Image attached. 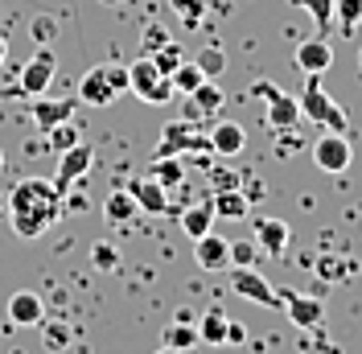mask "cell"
I'll return each instance as SVG.
<instances>
[{"mask_svg": "<svg viewBox=\"0 0 362 354\" xmlns=\"http://www.w3.org/2000/svg\"><path fill=\"white\" fill-rule=\"evenodd\" d=\"M29 33H33L37 45H49L58 38V21H54V17H33V21H29Z\"/></svg>", "mask_w": 362, "mask_h": 354, "instance_id": "d590c367", "label": "cell"}, {"mask_svg": "<svg viewBox=\"0 0 362 354\" xmlns=\"http://www.w3.org/2000/svg\"><path fill=\"white\" fill-rule=\"evenodd\" d=\"M194 260H198V268H206V272H223V268H230V239L214 235V231L198 235V239H194Z\"/></svg>", "mask_w": 362, "mask_h": 354, "instance_id": "5bb4252c", "label": "cell"}, {"mask_svg": "<svg viewBox=\"0 0 362 354\" xmlns=\"http://www.w3.org/2000/svg\"><path fill=\"white\" fill-rule=\"evenodd\" d=\"M128 91H132L136 99H144V103H153V108H165L177 91H173V79L169 74H160L157 62L148 58V54H140L132 67H128Z\"/></svg>", "mask_w": 362, "mask_h": 354, "instance_id": "3957f363", "label": "cell"}, {"mask_svg": "<svg viewBox=\"0 0 362 354\" xmlns=\"http://www.w3.org/2000/svg\"><path fill=\"white\" fill-rule=\"evenodd\" d=\"M251 235H255V244H259L264 256H284L288 244H293V231H288L284 219H255Z\"/></svg>", "mask_w": 362, "mask_h": 354, "instance_id": "2e32d148", "label": "cell"}, {"mask_svg": "<svg viewBox=\"0 0 362 354\" xmlns=\"http://www.w3.org/2000/svg\"><path fill=\"white\" fill-rule=\"evenodd\" d=\"M239 185V177L226 173V169H214V190H235Z\"/></svg>", "mask_w": 362, "mask_h": 354, "instance_id": "ab89813d", "label": "cell"}, {"mask_svg": "<svg viewBox=\"0 0 362 354\" xmlns=\"http://www.w3.org/2000/svg\"><path fill=\"white\" fill-rule=\"evenodd\" d=\"M259 256L255 239H230V268H259Z\"/></svg>", "mask_w": 362, "mask_h": 354, "instance_id": "4dcf8cb0", "label": "cell"}, {"mask_svg": "<svg viewBox=\"0 0 362 354\" xmlns=\"http://www.w3.org/2000/svg\"><path fill=\"white\" fill-rule=\"evenodd\" d=\"M358 70H362V50H358Z\"/></svg>", "mask_w": 362, "mask_h": 354, "instance_id": "f6af8a7d", "label": "cell"}, {"mask_svg": "<svg viewBox=\"0 0 362 354\" xmlns=\"http://www.w3.org/2000/svg\"><path fill=\"white\" fill-rule=\"evenodd\" d=\"M251 95H259L264 103H268V128L272 132H284V128H296L300 124V103H296L293 95H284V87H276L272 79H259Z\"/></svg>", "mask_w": 362, "mask_h": 354, "instance_id": "277c9868", "label": "cell"}, {"mask_svg": "<svg viewBox=\"0 0 362 354\" xmlns=\"http://www.w3.org/2000/svg\"><path fill=\"white\" fill-rule=\"evenodd\" d=\"M226 342H230V346H239V342H247V330H243L239 321H226Z\"/></svg>", "mask_w": 362, "mask_h": 354, "instance_id": "60d3db41", "label": "cell"}, {"mask_svg": "<svg viewBox=\"0 0 362 354\" xmlns=\"http://www.w3.org/2000/svg\"><path fill=\"white\" fill-rule=\"evenodd\" d=\"M218 0H169V8L177 13V21L185 25V29H198L202 25V17L214 8Z\"/></svg>", "mask_w": 362, "mask_h": 354, "instance_id": "484cf974", "label": "cell"}, {"mask_svg": "<svg viewBox=\"0 0 362 354\" xmlns=\"http://www.w3.org/2000/svg\"><path fill=\"white\" fill-rule=\"evenodd\" d=\"M90 260H95L99 272H115V268H119V251H115L112 244H95L90 247Z\"/></svg>", "mask_w": 362, "mask_h": 354, "instance_id": "e575fe53", "label": "cell"}, {"mask_svg": "<svg viewBox=\"0 0 362 354\" xmlns=\"http://www.w3.org/2000/svg\"><path fill=\"white\" fill-rule=\"evenodd\" d=\"M42 326H45V321H42ZM66 342H70V330L62 326V321H54V326H45V346H49V350H62Z\"/></svg>", "mask_w": 362, "mask_h": 354, "instance_id": "8d00e7d4", "label": "cell"}, {"mask_svg": "<svg viewBox=\"0 0 362 354\" xmlns=\"http://www.w3.org/2000/svg\"><path fill=\"white\" fill-rule=\"evenodd\" d=\"M124 190L136 198V206H140L144 215H165V210H169V194H165V185H160L157 177H136Z\"/></svg>", "mask_w": 362, "mask_h": 354, "instance_id": "e0dca14e", "label": "cell"}, {"mask_svg": "<svg viewBox=\"0 0 362 354\" xmlns=\"http://www.w3.org/2000/svg\"><path fill=\"white\" fill-rule=\"evenodd\" d=\"M226 321H230V317H226L223 309H206L202 317H198V342H202V346H223Z\"/></svg>", "mask_w": 362, "mask_h": 354, "instance_id": "603a6c76", "label": "cell"}, {"mask_svg": "<svg viewBox=\"0 0 362 354\" xmlns=\"http://www.w3.org/2000/svg\"><path fill=\"white\" fill-rule=\"evenodd\" d=\"M78 140H83V132H78L74 120H62V124H54V128L45 132V144H49L54 153H66V149H74Z\"/></svg>", "mask_w": 362, "mask_h": 354, "instance_id": "83f0119b", "label": "cell"}, {"mask_svg": "<svg viewBox=\"0 0 362 354\" xmlns=\"http://www.w3.org/2000/svg\"><path fill=\"white\" fill-rule=\"evenodd\" d=\"M148 177H157L160 185L169 190V185H181V181H185V165H181V156H157L153 169H148Z\"/></svg>", "mask_w": 362, "mask_h": 354, "instance_id": "4316f807", "label": "cell"}, {"mask_svg": "<svg viewBox=\"0 0 362 354\" xmlns=\"http://www.w3.org/2000/svg\"><path fill=\"white\" fill-rule=\"evenodd\" d=\"M4 210H8V227L21 239H37L62 219V190L45 177H25V181L13 185Z\"/></svg>", "mask_w": 362, "mask_h": 354, "instance_id": "6da1fadb", "label": "cell"}, {"mask_svg": "<svg viewBox=\"0 0 362 354\" xmlns=\"http://www.w3.org/2000/svg\"><path fill=\"white\" fill-rule=\"evenodd\" d=\"M54 74H58V54H54V45H37V54H29V62L21 67L17 74V95H45L49 83H54Z\"/></svg>", "mask_w": 362, "mask_h": 354, "instance_id": "5b68a950", "label": "cell"}, {"mask_svg": "<svg viewBox=\"0 0 362 354\" xmlns=\"http://www.w3.org/2000/svg\"><path fill=\"white\" fill-rule=\"evenodd\" d=\"M160 346L194 350V346H198V321H181V317H173V326H165V333H160Z\"/></svg>", "mask_w": 362, "mask_h": 354, "instance_id": "cb8c5ba5", "label": "cell"}, {"mask_svg": "<svg viewBox=\"0 0 362 354\" xmlns=\"http://www.w3.org/2000/svg\"><path fill=\"white\" fill-rule=\"evenodd\" d=\"M0 173H4V153H0Z\"/></svg>", "mask_w": 362, "mask_h": 354, "instance_id": "ee69618b", "label": "cell"}, {"mask_svg": "<svg viewBox=\"0 0 362 354\" xmlns=\"http://www.w3.org/2000/svg\"><path fill=\"white\" fill-rule=\"evenodd\" d=\"M90 165H95V149L83 144V140H78L74 149H66V153H58V173H54V185L62 190V198H66L70 190L90 173Z\"/></svg>", "mask_w": 362, "mask_h": 354, "instance_id": "9c48e42d", "label": "cell"}, {"mask_svg": "<svg viewBox=\"0 0 362 354\" xmlns=\"http://www.w3.org/2000/svg\"><path fill=\"white\" fill-rule=\"evenodd\" d=\"M107 83H112V91L115 95H124V91H128V67H119V62H107Z\"/></svg>", "mask_w": 362, "mask_h": 354, "instance_id": "74e56055", "label": "cell"}, {"mask_svg": "<svg viewBox=\"0 0 362 354\" xmlns=\"http://www.w3.org/2000/svg\"><path fill=\"white\" fill-rule=\"evenodd\" d=\"M230 288H235V297H243L251 305L280 309V288L272 285L259 268H235V272H230Z\"/></svg>", "mask_w": 362, "mask_h": 354, "instance_id": "52a82bcc", "label": "cell"}, {"mask_svg": "<svg viewBox=\"0 0 362 354\" xmlns=\"http://www.w3.org/2000/svg\"><path fill=\"white\" fill-rule=\"evenodd\" d=\"M350 161H354V149H350L346 132H325V136H317V144H313V165L321 169V173H346V169H350Z\"/></svg>", "mask_w": 362, "mask_h": 354, "instance_id": "30bf717a", "label": "cell"}, {"mask_svg": "<svg viewBox=\"0 0 362 354\" xmlns=\"http://www.w3.org/2000/svg\"><path fill=\"white\" fill-rule=\"evenodd\" d=\"M350 272H354V264L338 251L317 256V285H341V280H350Z\"/></svg>", "mask_w": 362, "mask_h": 354, "instance_id": "7402d4cb", "label": "cell"}, {"mask_svg": "<svg viewBox=\"0 0 362 354\" xmlns=\"http://www.w3.org/2000/svg\"><path fill=\"white\" fill-rule=\"evenodd\" d=\"M165 42H169V33H165L160 25H148V29H144V50H140V54H153V50L165 45Z\"/></svg>", "mask_w": 362, "mask_h": 354, "instance_id": "f35d334b", "label": "cell"}, {"mask_svg": "<svg viewBox=\"0 0 362 354\" xmlns=\"http://www.w3.org/2000/svg\"><path fill=\"white\" fill-rule=\"evenodd\" d=\"M103 4H115V0H103Z\"/></svg>", "mask_w": 362, "mask_h": 354, "instance_id": "bcb514c9", "label": "cell"}, {"mask_svg": "<svg viewBox=\"0 0 362 354\" xmlns=\"http://www.w3.org/2000/svg\"><path fill=\"white\" fill-rule=\"evenodd\" d=\"M8 321H13V326H42L45 301L37 292H13V297H8Z\"/></svg>", "mask_w": 362, "mask_h": 354, "instance_id": "ffe728a7", "label": "cell"}, {"mask_svg": "<svg viewBox=\"0 0 362 354\" xmlns=\"http://www.w3.org/2000/svg\"><path fill=\"white\" fill-rule=\"evenodd\" d=\"M119 95L112 91V83H107V70L95 67L87 70L83 79H78V103H87V108H107V103H115Z\"/></svg>", "mask_w": 362, "mask_h": 354, "instance_id": "ac0fdd59", "label": "cell"}, {"mask_svg": "<svg viewBox=\"0 0 362 354\" xmlns=\"http://www.w3.org/2000/svg\"><path fill=\"white\" fill-rule=\"evenodd\" d=\"M223 103H226L223 87H218L214 79H206V83H198V87L185 95V115H181V120H189V124H210V120H218Z\"/></svg>", "mask_w": 362, "mask_h": 354, "instance_id": "ba28073f", "label": "cell"}, {"mask_svg": "<svg viewBox=\"0 0 362 354\" xmlns=\"http://www.w3.org/2000/svg\"><path fill=\"white\" fill-rule=\"evenodd\" d=\"M280 309L288 313V321L300 330H317L325 321V301L321 297H305V292H280Z\"/></svg>", "mask_w": 362, "mask_h": 354, "instance_id": "8fae6325", "label": "cell"}, {"mask_svg": "<svg viewBox=\"0 0 362 354\" xmlns=\"http://www.w3.org/2000/svg\"><path fill=\"white\" fill-rule=\"evenodd\" d=\"M300 120H317L325 132H346V111L325 95L321 87V74H305V87H300Z\"/></svg>", "mask_w": 362, "mask_h": 354, "instance_id": "7a4b0ae2", "label": "cell"}, {"mask_svg": "<svg viewBox=\"0 0 362 354\" xmlns=\"http://www.w3.org/2000/svg\"><path fill=\"white\" fill-rule=\"evenodd\" d=\"M148 58L157 62V70H160V74H173V70H177L181 62H185V50H181L177 42H165V45H157V50H153Z\"/></svg>", "mask_w": 362, "mask_h": 354, "instance_id": "d6a6232c", "label": "cell"}, {"mask_svg": "<svg viewBox=\"0 0 362 354\" xmlns=\"http://www.w3.org/2000/svg\"><path fill=\"white\" fill-rule=\"evenodd\" d=\"M4 58H8V42L0 38V67H4Z\"/></svg>", "mask_w": 362, "mask_h": 354, "instance_id": "b9f144b4", "label": "cell"}, {"mask_svg": "<svg viewBox=\"0 0 362 354\" xmlns=\"http://www.w3.org/2000/svg\"><path fill=\"white\" fill-rule=\"evenodd\" d=\"M334 25L350 38L362 25V0H334Z\"/></svg>", "mask_w": 362, "mask_h": 354, "instance_id": "f1b7e54d", "label": "cell"}, {"mask_svg": "<svg viewBox=\"0 0 362 354\" xmlns=\"http://www.w3.org/2000/svg\"><path fill=\"white\" fill-rule=\"evenodd\" d=\"M293 62H296V70H300V74H325V70L334 67V50H329V42L317 33V38H309V42L296 45Z\"/></svg>", "mask_w": 362, "mask_h": 354, "instance_id": "9a60e30c", "label": "cell"}, {"mask_svg": "<svg viewBox=\"0 0 362 354\" xmlns=\"http://www.w3.org/2000/svg\"><path fill=\"white\" fill-rule=\"evenodd\" d=\"M169 79H173V91H177V95H189L198 83H206V74L198 70V62H194V58H185V62H181Z\"/></svg>", "mask_w": 362, "mask_h": 354, "instance_id": "f546056e", "label": "cell"}, {"mask_svg": "<svg viewBox=\"0 0 362 354\" xmlns=\"http://www.w3.org/2000/svg\"><path fill=\"white\" fill-rule=\"evenodd\" d=\"M181 153H210V136L202 132V124H189V120L165 124L157 156H181Z\"/></svg>", "mask_w": 362, "mask_h": 354, "instance_id": "8992f818", "label": "cell"}, {"mask_svg": "<svg viewBox=\"0 0 362 354\" xmlns=\"http://www.w3.org/2000/svg\"><path fill=\"white\" fill-rule=\"evenodd\" d=\"M210 153H218L223 161L230 156H239L247 149V132H243V124H235V120H210Z\"/></svg>", "mask_w": 362, "mask_h": 354, "instance_id": "4fadbf2b", "label": "cell"}, {"mask_svg": "<svg viewBox=\"0 0 362 354\" xmlns=\"http://www.w3.org/2000/svg\"><path fill=\"white\" fill-rule=\"evenodd\" d=\"M181 231L189 235V239H198L206 231H214V202H194L189 210H181Z\"/></svg>", "mask_w": 362, "mask_h": 354, "instance_id": "44dd1931", "label": "cell"}, {"mask_svg": "<svg viewBox=\"0 0 362 354\" xmlns=\"http://www.w3.org/2000/svg\"><path fill=\"white\" fill-rule=\"evenodd\" d=\"M194 62H198V70H202L206 79H218L226 70V54H223V45H206V50L194 54Z\"/></svg>", "mask_w": 362, "mask_h": 354, "instance_id": "1f68e13d", "label": "cell"}, {"mask_svg": "<svg viewBox=\"0 0 362 354\" xmlns=\"http://www.w3.org/2000/svg\"><path fill=\"white\" fill-rule=\"evenodd\" d=\"M293 4L296 8H305V13L317 21V33L334 25V0H293Z\"/></svg>", "mask_w": 362, "mask_h": 354, "instance_id": "836d02e7", "label": "cell"}, {"mask_svg": "<svg viewBox=\"0 0 362 354\" xmlns=\"http://www.w3.org/2000/svg\"><path fill=\"white\" fill-rule=\"evenodd\" d=\"M153 354H185V350H173V346H160V350H153Z\"/></svg>", "mask_w": 362, "mask_h": 354, "instance_id": "7bdbcfd3", "label": "cell"}, {"mask_svg": "<svg viewBox=\"0 0 362 354\" xmlns=\"http://www.w3.org/2000/svg\"><path fill=\"white\" fill-rule=\"evenodd\" d=\"M136 215H140V206H136V198L128 194V190H112V194H107V202H103V219L107 222L119 227V222L136 219Z\"/></svg>", "mask_w": 362, "mask_h": 354, "instance_id": "d4e9b609", "label": "cell"}, {"mask_svg": "<svg viewBox=\"0 0 362 354\" xmlns=\"http://www.w3.org/2000/svg\"><path fill=\"white\" fill-rule=\"evenodd\" d=\"M74 108H78V95H66V99H49V95H33V111H29V120L49 132L54 124H62V120H74Z\"/></svg>", "mask_w": 362, "mask_h": 354, "instance_id": "7c38bea8", "label": "cell"}, {"mask_svg": "<svg viewBox=\"0 0 362 354\" xmlns=\"http://www.w3.org/2000/svg\"><path fill=\"white\" fill-rule=\"evenodd\" d=\"M214 219H226V222H243L251 219V198L243 194V185L235 190H214Z\"/></svg>", "mask_w": 362, "mask_h": 354, "instance_id": "d6986e66", "label": "cell"}]
</instances>
